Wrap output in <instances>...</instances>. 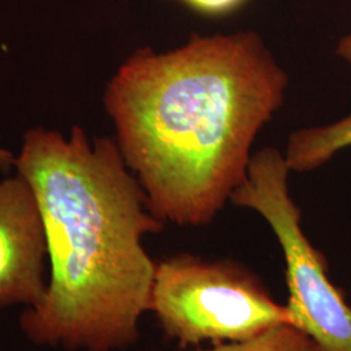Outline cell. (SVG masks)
I'll return each instance as SVG.
<instances>
[{"label": "cell", "instance_id": "1", "mask_svg": "<svg viewBox=\"0 0 351 351\" xmlns=\"http://www.w3.org/2000/svg\"><path fill=\"white\" fill-rule=\"evenodd\" d=\"M288 75L255 33L194 36L128 58L104 93L116 143L158 219L211 223L243 182Z\"/></svg>", "mask_w": 351, "mask_h": 351}, {"label": "cell", "instance_id": "2", "mask_svg": "<svg viewBox=\"0 0 351 351\" xmlns=\"http://www.w3.org/2000/svg\"><path fill=\"white\" fill-rule=\"evenodd\" d=\"M14 167L36 193L51 264L46 297L20 316L26 339L68 351L137 343L156 268L142 241L164 221L116 141L32 129Z\"/></svg>", "mask_w": 351, "mask_h": 351}, {"label": "cell", "instance_id": "3", "mask_svg": "<svg viewBox=\"0 0 351 351\" xmlns=\"http://www.w3.org/2000/svg\"><path fill=\"white\" fill-rule=\"evenodd\" d=\"M149 311L181 348L246 341L291 324L287 304H278L249 269L189 254L156 263Z\"/></svg>", "mask_w": 351, "mask_h": 351}, {"label": "cell", "instance_id": "4", "mask_svg": "<svg viewBox=\"0 0 351 351\" xmlns=\"http://www.w3.org/2000/svg\"><path fill=\"white\" fill-rule=\"evenodd\" d=\"M290 172L284 154L264 147L252 154L230 202L256 211L275 232L285 256L291 324L322 351H351V307L326 275V256L302 229L301 211L289 194Z\"/></svg>", "mask_w": 351, "mask_h": 351}, {"label": "cell", "instance_id": "5", "mask_svg": "<svg viewBox=\"0 0 351 351\" xmlns=\"http://www.w3.org/2000/svg\"><path fill=\"white\" fill-rule=\"evenodd\" d=\"M47 239L37 197L24 176L0 182V311L46 297Z\"/></svg>", "mask_w": 351, "mask_h": 351}, {"label": "cell", "instance_id": "6", "mask_svg": "<svg viewBox=\"0 0 351 351\" xmlns=\"http://www.w3.org/2000/svg\"><path fill=\"white\" fill-rule=\"evenodd\" d=\"M351 147V113L329 125L315 126L290 134L285 159L291 172H308Z\"/></svg>", "mask_w": 351, "mask_h": 351}, {"label": "cell", "instance_id": "7", "mask_svg": "<svg viewBox=\"0 0 351 351\" xmlns=\"http://www.w3.org/2000/svg\"><path fill=\"white\" fill-rule=\"evenodd\" d=\"M198 351H322L314 339L293 324H281L254 339L213 345Z\"/></svg>", "mask_w": 351, "mask_h": 351}, {"label": "cell", "instance_id": "8", "mask_svg": "<svg viewBox=\"0 0 351 351\" xmlns=\"http://www.w3.org/2000/svg\"><path fill=\"white\" fill-rule=\"evenodd\" d=\"M197 12L211 16L226 14L237 10L246 0H181Z\"/></svg>", "mask_w": 351, "mask_h": 351}, {"label": "cell", "instance_id": "9", "mask_svg": "<svg viewBox=\"0 0 351 351\" xmlns=\"http://www.w3.org/2000/svg\"><path fill=\"white\" fill-rule=\"evenodd\" d=\"M337 55L351 65V33L342 38L337 45Z\"/></svg>", "mask_w": 351, "mask_h": 351}, {"label": "cell", "instance_id": "10", "mask_svg": "<svg viewBox=\"0 0 351 351\" xmlns=\"http://www.w3.org/2000/svg\"><path fill=\"white\" fill-rule=\"evenodd\" d=\"M14 164H16V158L13 156L12 152L0 146V169L3 172H8L14 167Z\"/></svg>", "mask_w": 351, "mask_h": 351}]
</instances>
